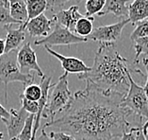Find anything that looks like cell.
Segmentation results:
<instances>
[{"mask_svg": "<svg viewBox=\"0 0 148 140\" xmlns=\"http://www.w3.org/2000/svg\"><path fill=\"white\" fill-rule=\"evenodd\" d=\"M123 98L110 95L86 81V87L74 94L68 108L44 125L66 132L77 140H112L130 127L127 117L133 114L121 106Z\"/></svg>", "mask_w": 148, "mask_h": 140, "instance_id": "6da1fadb", "label": "cell"}, {"mask_svg": "<svg viewBox=\"0 0 148 140\" xmlns=\"http://www.w3.org/2000/svg\"><path fill=\"white\" fill-rule=\"evenodd\" d=\"M129 73L127 60L115 49V45L100 44L91 70L79 74L77 78L92 82L107 94L124 99L129 90Z\"/></svg>", "mask_w": 148, "mask_h": 140, "instance_id": "7a4b0ae2", "label": "cell"}, {"mask_svg": "<svg viewBox=\"0 0 148 140\" xmlns=\"http://www.w3.org/2000/svg\"><path fill=\"white\" fill-rule=\"evenodd\" d=\"M72 94L68 86V73H64L59 78V81L53 85L52 91L49 92L47 106L42 117H51V120L65 111L73 101Z\"/></svg>", "mask_w": 148, "mask_h": 140, "instance_id": "3957f363", "label": "cell"}, {"mask_svg": "<svg viewBox=\"0 0 148 140\" xmlns=\"http://www.w3.org/2000/svg\"><path fill=\"white\" fill-rule=\"evenodd\" d=\"M19 81L27 86L34 81V75L21 72L17 63V51L5 53L0 57V82L5 85V99H7V87L10 82Z\"/></svg>", "mask_w": 148, "mask_h": 140, "instance_id": "277c9868", "label": "cell"}, {"mask_svg": "<svg viewBox=\"0 0 148 140\" xmlns=\"http://www.w3.org/2000/svg\"><path fill=\"white\" fill-rule=\"evenodd\" d=\"M128 81L129 90L122 99L121 106L129 109L133 114L140 117V119H143V117L148 119V99L145 90L134 81L131 73L128 75Z\"/></svg>", "mask_w": 148, "mask_h": 140, "instance_id": "5b68a950", "label": "cell"}, {"mask_svg": "<svg viewBox=\"0 0 148 140\" xmlns=\"http://www.w3.org/2000/svg\"><path fill=\"white\" fill-rule=\"evenodd\" d=\"M88 42L87 38L79 37L74 32L55 23V28L48 36L34 42L35 46H71Z\"/></svg>", "mask_w": 148, "mask_h": 140, "instance_id": "8992f818", "label": "cell"}, {"mask_svg": "<svg viewBox=\"0 0 148 140\" xmlns=\"http://www.w3.org/2000/svg\"><path fill=\"white\" fill-rule=\"evenodd\" d=\"M130 23L129 19H123L119 22L109 26H101L93 30L92 34L87 37L89 41L99 42L100 44L115 45L120 39L124 28Z\"/></svg>", "mask_w": 148, "mask_h": 140, "instance_id": "52a82bcc", "label": "cell"}, {"mask_svg": "<svg viewBox=\"0 0 148 140\" xmlns=\"http://www.w3.org/2000/svg\"><path fill=\"white\" fill-rule=\"evenodd\" d=\"M17 63L21 72L30 74L29 71H35L41 78L45 77L41 67L39 66L36 52L31 48L30 42L26 43L17 52Z\"/></svg>", "mask_w": 148, "mask_h": 140, "instance_id": "ba28073f", "label": "cell"}, {"mask_svg": "<svg viewBox=\"0 0 148 140\" xmlns=\"http://www.w3.org/2000/svg\"><path fill=\"white\" fill-rule=\"evenodd\" d=\"M45 48L49 54L56 57V58L60 61L64 71L68 74L69 73L83 74V73H87L91 70V67L86 66L85 63L82 62L81 60L75 58V57H66V56L61 55L60 53L54 51V50L48 46H45Z\"/></svg>", "mask_w": 148, "mask_h": 140, "instance_id": "9c48e42d", "label": "cell"}, {"mask_svg": "<svg viewBox=\"0 0 148 140\" xmlns=\"http://www.w3.org/2000/svg\"><path fill=\"white\" fill-rule=\"evenodd\" d=\"M55 20L49 19L45 14H41L36 18L30 20L27 24L26 30L31 37H46L51 33V26L55 24Z\"/></svg>", "mask_w": 148, "mask_h": 140, "instance_id": "30bf717a", "label": "cell"}, {"mask_svg": "<svg viewBox=\"0 0 148 140\" xmlns=\"http://www.w3.org/2000/svg\"><path fill=\"white\" fill-rule=\"evenodd\" d=\"M78 10V6H72L67 10H60L59 12L53 16V18L57 24L74 32L75 24L79 19L84 16L79 12Z\"/></svg>", "mask_w": 148, "mask_h": 140, "instance_id": "8fae6325", "label": "cell"}, {"mask_svg": "<svg viewBox=\"0 0 148 140\" xmlns=\"http://www.w3.org/2000/svg\"><path fill=\"white\" fill-rule=\"evenodd\" d=\"M10 118L8 123L6 124L7 130H8V135L10 139L17 137L20 134V132H22L23 128L26 123V120L27 117L29 116L26 110L23 107L20 110L15 109H10Z\"/></svg>", "mask_w": 148, "mask_h": 140, "instance_id": "7c38bea8", "label": "cell"}, {"mask_svg": "<svg viewBox=\"0 0 148 140\" xmlns=\"http://www.w3.org/2000/svg\"><path fill=\"white\" fill-rule=\"evenodd\" d=\"M133 2L134 0H106V4L98 16H103L111 13L116 17H121L124 19H128V9L127 3Z\"/></svg>", "mask_w": 148, "mask_h": 140, "instance_id": "4fadbf2b", "label": "cell"}, {"mask_svg": "<svg viewBox=\"0 0 148 140\" xmlns=\"http://www.w3.org/2000/svg\"><path fill=\"white\" fill-rule=\"evenodd\" d=\"M5 28L7 30L5 53H10L13 50H17L26 39V33H25V30H22L21 28H12V26H7Z\"/></svg>", "mask_w": 148, "mask_h": 140, "instance_id": "5bb4252c", "label": "cell"}, {"mask_svg": "<svg viewBox=\"0 0 148 140\" xmlns=\"http://www.w3.org/2000/svg\"><path fill=\"white\" fill-rule=\"evenodd\" d=\"M128 19L133 25L148 19V0H134L129 5Z\"/></svg>", "mask_w": 148, "mask_h": 140, "instance_id": "9a60e30c", "label": "cell"}, {"mask_svg": "<svg viewBox=\"0 0 148 140\" xmlns=\"http://www.w3.org/2000/svg\"><path fill=\"white\" fill-rule=\"evenodd\" d=\"M27 10V22L19 26L22 30H26L27 24L30 20L36 18L41 14H44V12L48 10V1L47 0H26Z\"/></svg>", "mask_w": 148, "mask_h": 140, "instance_id": "2e32d148", "label": "cell"}, {"mask_svg": "<svg viewBox=\"0 0 148 140\" xmlns=\"http://www.w3.org/2000/svg\"><path fill=\"white\" fill-rule=\"evenodd\" d=\"M9 10L10 16L21 24L27 20V10L26 0H9Z\"/></svg>", "mask_w": 148, "mask_h": 140, "instance_id": "e0dca14e", "label": "cell"}, {"mask_svg": "<svg viewBox=\"0 0 148 140\" xmlns=\"http://www.w3.org/2000/svg\"><path fill=\"white\" fill-rule=\"evenodd\" d=\"M93 17L83 16L75 24L74 33L79 37L87 38L93 31Z\"/></svg>", "mask_w": 148, "mask_h": 140, "instance_id": "ac0fdd59", "label": "cell"}, {"mask_svg": "<svg viewBox=\"0 0 148 140\" xmlns=\"http://www.w3.org/2000/svg\"><path fill=\"white\" fill-rule=\"evenodd\" d=\"M19 25L21 26L20 22L14 20L12 16H10V10H9V3L0 1V27H7L10 25Z\"/></svg>", "mask_w": 148, "mask_h": 140, "instance_id": "d6986e66", "label": "cell"}, {"mask_svg": "<svg viewBox=\"0 0 148 140\" xmlns=\"http://www.w3.org/2000/svg\"><path fill=\"white\" fill-rule=\"evenodd\" d=\"M106 0H86V14L85 16L92 17L93 15H98L102 12Z\"/></svg>", "mask_w": 148, "mask_h": 140, "instance_id": "ffe728a7", "label": "cell"}, {"mask_svg": "<svg viewBox=\"0 0 148 140\" xmlns=\"http://www.w3.org/2000/svg\"><path fill=\"white\" fill-rule=\"evenodd\" d=\"M134 49L136 52L134 63H139V58L142 54L145 55V58H148V37H142L134 41Z\"/></svg>", "mask_w": 148, "mask_h": 140, "instance_id": "44dd1931", "label": "cell"}, {"mask_svg": "<svg viewBox=\"0 0 148 140\" xmlns=\"http://www.w3.org/2000/svg\"><path fill=\"white\" fill-rule=\"evenodd\" d=\"M34 122H35V114H29V116L27 117L26 120V123H25V126L23 128L22 132L17 136V137L19 138V140H31L32 139Z\"/></svg>", "mask_w": 148, "mask_h": 140, "instance_id": "7402d4cb", "label": "cell"}, {"mask_svg": "<svg viewBox=\"0 0 148 140\" xmlns=\"http://www.w3.org/2000/svg\"><path fill=\"white\" fill-rule=\"evenodd\" d=\"M23 96L31 101H39L42 97V88L40 84H28L25 88Z\"/></svg>", "mask_w": 148, "mask_h": 140, "instance_id": "603a6c76", "label": "cell"}, {"mask_svg": "<svg viewBox=\"0 0 148 140\" xmlns=\"http://www.w3.org/2000/svg\"><path fill=\"white\" fill-rule=\"evenodd\" d=\"M135 28L130 35V40L134 42L135 40L142 37H148V19L143 20L135 25Z\"/></svg>", "mask_w": 148, "mask_h": 140, "instance_id": "cb8c5ba5", "label": "cell"}, {"mask_svg": "<svg viewBox=\"0 0 148 140\" xmlns=\"http://www.w3.org/2000/svg\"><path fill=\"white\" fill-rule=\"evenodd\" d=\"M20 101H21V105H22V107L28 114H36L38 113V108H39L38 101H31V100H28L25 98L23 94L20 95Z\"/></svg>", "mask_w": 148, "mask_h": 140, "instance_id": "d4e9b609", "label": "cell"}, {"mask_svg": "<svg viewBox=\"0 0 148 140\" xmlns=\"http://www.w3.org/2000/svg\"><path fill=\"white\" fill-rule=\"evenodd\" d=\"M52 140H77L74 136L63 132H51L49 134Z\"/></svg>", "mask_w": 148, "mask_h": 140, "instance_id": "484cf974", "label": "cell"}, {"mask_svg": "<svg viewBox=\"0 0 148 140\" xmlns=\"http://www.w3.org/2000/svg\"><path fill=\"white\" fill-rule=\"evenodd\" d=\"M137 132L138 131L136 130V127L130 128L128 132H125L121 136L120 140H137Z\"/></svg>", "mask_w": 148, "mask_h": 140, "instance_id": "4316f807", "label": "cell"}, {"mask_svg": "<svg viewBox=\"0 0 148 140\" xmlns=\"http://www.w3.org/2000/svg\"><path fill=\"white\" fill-rule=\"evenodd\" d=\"M10 118V112H8L5 107H3L1 104H0V120H1L3 123L7 124L9 122Z\"/></svg>", "mask_w": 148, "mask_h": 140, "instance_id": "83f0119b", "label": "cell"}, {"mask_svg": "<svg viewBox=\"0 0 148 140\" xmlns=\"http://www.w3.org/2000/svg\"><path fill=\"white\" fill-rule=\"evenodd\" d=\"M143 63L144 64V67H145L146 69V73H147V79H146V83H145V86H144V90H145V93H146V96H147V99H148V58H144L143 59Z\"/></svg>", "mask_w": 148, "mask_h": 140, "instance_id": "f1b7e54d", "label": "cell"}, {"mask_svg": "<svg viewBox=\"0 0 148 140\" xmlns=\"http://www.w3.org/2000/svg\"><path fill=\"white\" fill-rule=\"evenodd\" d=\"M35 140H52V138L45 132V129H42V132H41V135L39 137H36Z\"/></svg>", "mask_w": 148, "mask_h": 140, "instance_id": "f546056e", "label": "cell"}, {"mask_svg": "<svg viewBox=\"0 0 148 140\" xmlns=\"http://www.w3.org/2000/svg\"><path fill=\"white\" fill-rule=\"evenodd\" d=\"M136 130L138 131V132H137V140H146L145 135L143 134V132L140 130V127H136Z\"/></svg>", "mask_w": 148, "mask_h": 140, "instance_id": "4dcf8cb0", "label": "cell"}, {"mask_svg": "<svg viewBox=\"0 0 148 140\" xmlns=\"http://www.w3.org/2000/svg\"><path fill=\"white\" fill-rule=\"evenodd\" d=\"M5 48H6L5 40H3V39H0V57L5 54Z\"/></svg>", "mask_w": 148, "mask_h": 140, "instance_id": "1f68e13d", "label": "cell"}, {"mask_svg": "<svg viewBox=\"0 0 148 140\" xmlns=\"http://www.w3.org/2000/svg\"><path fill=\"white\" fill-rule=\"evenodd\" d=\"M140 130L143 131V134L144 135H147V134H148V119H147V121L144 123L143 126H140Z\"/></svg>", "mask_w": 148, "mask_h": 140, "instance_id": "d6a6232c", "label": "cell"}, {"mask_svg": "<svg viewBox=\"0 0 148 140\" xmlns=\"http://www.w3.org/2000/svg\"><path fill=\"white\" fill-rule=\"evenodd\" d=\"M3 137H4V134L2 132H0V140H3Z\"/></svg>", "mask_w": 148, "mask_h": 140, "instance_id": "836d02e7", "label": "cell"}, {"mask_svg": "<svg viewBox=\"0 0 148 140\" xmlns=\"http://www.w3.org/2000/svg\"><path fill=\"white\" fill-rule=\"evenodd\" d=\"M0 1H2V2H6V3H9V0H0Z\"/></svg>", "mask_w": 148, "mask_h": 140, "instance_id": "e575fe53", "label": "cell"}, {"mask_svg": "<svg viewBox=\"0 0 148 140\" xmlns=\"http://www.w3.org/2000/svg\"><path fill=\"white\" fill-rule=\"evenodd\" d=\"M10 140H19V138H18V137H14V138H12Z\"/></svg>", "mask_w": 148, "mask_h": 140, "instance_id": "d590c367", "label": "cell"}, {"mask_svg": "<svg viewBox=\"0 0 148 140\" xmlns=\"http://www.w3.org/2000/svg\"><path fill=\"white\" fill-rule=\"evenodd\" d=\"M145 137H146V140H148V134H147V135L145 136Z\"/></svg>", "mask_w": 148, "mask_h": 140, "instance_id": "8d00e7d4", "label": "cell"}, {"mask_svg": "<svg viewBox=\"0 0 148 140\" xmlns=\"http://www.w3.org/2000/svg\"><path fill=\"white\" fill-rule=\"evenodd\" d=\"M47 1H49V0H47Z\"/></svg>", "mask_w": 148, "mask_h": 140, "instance_id": "74e56055", "label": "cell"}]
</instances>
